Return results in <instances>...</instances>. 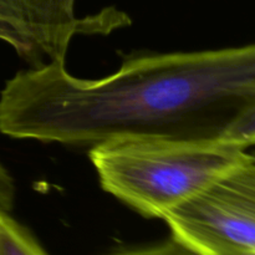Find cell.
Returning a JSON list of instances; mask_svg holds the SVG:
<instances>
[{"instance_id": "cell-5", "label": "cell", "mask_w": 255, "mask_h": 255, "mask_svg": "<svg viewBox=\"0 0 255 255\" xmlns=\"http://www.w3.org/2000/svg\"><path fill=\"white\" fill-rule=\"evenodd\" d=\"M219 139L243 149L255 146V100L234 117Z\"/></svg>"}, {"instance_id": "cell-6", "label": "cell", "mask_w": 255, "mask_h": 255, "mask_svg": "<svg viewBox=\"0 0 255 255\" xmlns=\"http://www.w3.org/2000/svg\"><path fill=\"white\" fill-rule=\"evenodd\" d=\"M109 255H201L198 252L194 251L186 243L179 239L171 237L168 241L161 244L146 248L137 249H125V251H117Z\"/></svg>"}, {"instance_id": "cell-9", "label": "cell", "mask_w": 255, "mask_h": 255, "mask_svg": "<svg viewBox=\"0 0 255 255\" xmlns=\"http://www.w3.org/2000/svg\"><path fill=\"white\" fill-rule=\"evenodd\" d=\"M208 255H255V252H243V251H234V252H221V253H213Z\"/></svg>"}, {"instance_id": "cell-3", "label": "cell", "mask_w": 255, "mask_h": 255, "mask_svg": "<svg viewBox=\"0 0 255 255\" xmlns=\"http://www.w3.org/2000/svg\"><path fill=\"white\" fill-rule=\"evenodd\" d=\"M162 219L172 237L201 255L255 252V159L249 154Z\"/></svg>"}, {"instance_id": "cell-2", "label": "cell", "mask_w": 255, "mask_h": 255, "mask_svg": "<svg viewBox=\"0 0 255 255\" xmlns=\"http://www.w3.org/2000/svg\"><path fill=\"white\" fill-rule=\"evenodd\" d=\"M249 154L222 139L163 137H121L90 148L104 191L143 217L159 219Z\"/></svg>"}, {"instance_id": "cell-4", "label": "cell", "mask_w": 255, "mask_h": 255, "mask_svg": "<svg viewBox=\"0 0 255 255\" xmlns=\"http://www.w3.org/2000/svg\"><path fill=\"white\" fill-rule=\"evenodd\" d=\"M0 255H49L9 212L0 211Z\"/></svg>"}, {"instance_id": "cell-1", "label": "cell", "mask_w": 255, "mask_h": 255, "mask_svg": "<svg viewBox=\"0 0 255 255\" xmlns=\"http://www.w3.org/2000/svg\"><path fill=\"white\" fill-rule=\"evenodd\" d=\"M253 100L255 44L132 56L96 80L54 62L6 82L0 132L90 148L121 137L219 139Z\"/></svg>"}, {"instance_id": "cell-7", "label": "cell", "mask_w": 255, "mask_h": 255, "mask_svg": "<svg viewBox=\"0 0 255 255\" xmlns=\"http://www.w3.org/2000/svg\"><path fill=\"white\" fill-rule=\"evenodd\" d=\"M15 186L9 172L0 164V211L10 212L14 206Z\"/></svg>"}, {"instance_id": "cell-8", "label": "cell", "mask_w": 255, "mask_h": 255, "mask_svg": "<svg viewBox=\"0 0 255 255\" xmlns=\"http://www.w3.org/2000/svg\"><path fill=\"white\" fill-rule=\"evenodd\" d=\"M0 40L4 42H6V44H9L12 49L15 47L14 35H12V32L10 31L9 27H7L6 25L1 21V20H0Z\"/></svg>"}, {"instance_id": "cell-10", "label": "cell", "mask_w": 255, "mask_h": 255, "mask_svg": "<svg viewBox=\"0 0 255 255\" xmlns=\"http://www.w3.org/2000/svg\"><path fill=\"white\" fill-rule=\"evenodd\" d=\"M251 154H252V157H253V158L255 159V151L253 152V153H251Z\"/></svg>"}]
</instances>
